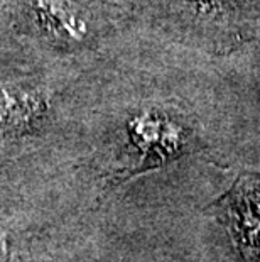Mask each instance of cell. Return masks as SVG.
<instances>
[{
    "mask_svg": "<svg viewBox=\"0 0 260 262\" xmlns=\"http://www.w3.org/2000/svg\"><path fill=\"white\" fill-rule=\"evenodd\" d=\"M237 247L235 262H260V174H243L220 200Z\"/></svg>",
    "mask_w": 260,
    "mask_h": 262,
    "instance_id": "6da1fadb",
    "label": "cell"
}]
</instances>
